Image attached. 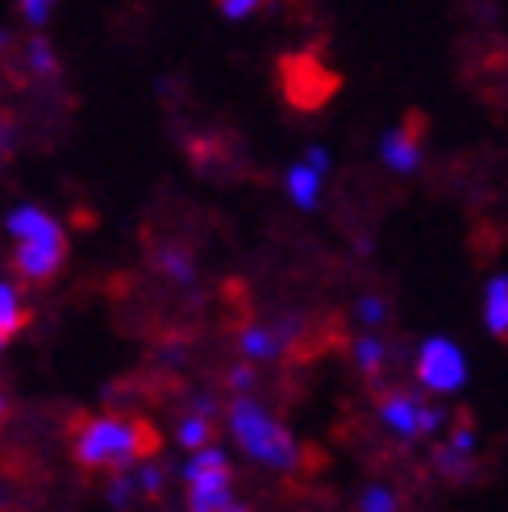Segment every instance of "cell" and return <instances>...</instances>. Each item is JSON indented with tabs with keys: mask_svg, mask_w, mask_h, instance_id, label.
Returning a JSON list of instances; mask_svg holds the SVG:
<instances>
[{
	"mask_svg": "<svg viewBox=\"0 0 508 512\" xmlns=\"http://www.w3.org/2000/svg\"><path fill=\"white\" fill-rule=\"evenodd\" d=\"M25 59H30V67H34L38 75H55V71H59V55L50 50L46 38H30V42H25Z\"/></svg>",
	"mask_w": 508,
	"mask_h": 512,
	"instance_id": "obj_17",
	"label": "cell"
},
{
	"mask_svg": "<svg viewBox=\"0 0 508 512\" xmlns=\"http://www.w3.org/2000/svg\"><path fill=\"white\" fill-rule=\"evenodd\" d=\"M275 67H279V88H284L288 105L296 109H321L338 92V75L313 55H284Z\"/></svg>",
	"mask_w": 508,
	"mask_h": 512,
	"instance_id": "obj_4",
	"label": "cell"
},
{
	"mask_svg": "<svg viewBox=\"0 0 508 512\" xmlns=\"http://www.w3.org/2000/svg\"><path fill=\"white\" fill-rule=\"evenodd\" d=\"M221 467H230V458H225L221 450L200 446V450H196V458L184 467V479H196V475H205V471H221Z\"/></svg>",
	"mask_w": 508,
	"mask_h": 512,
	"instance_id": "obj_18",
	"label": "cell"
},
{
	"mask_svg": "<svg viewBox=\"0 0 508 512\" xmlns=\"http://www.w3.org/2000/svg\"><path fill=\"white\" fill-rule=\"evenodd\" d=\"M213 5H217V13H221V17L242 21V17H250V13L267 9V0H213Z\"/></svg>",
	"mask_w": 508,
	"mask_h": 512,
	"instance_id": "obj_23",
	"label": "cell"
},
{
	"mask_svg": "<svg viewBox=\"0 0 508 512\" xmlns=\"http://www.w3.org/2000/svg\"><path fill=\"white\" fill-rule=\"evenodd\" d=\"M230 429H234V438L238 446L250 454V458H259V463L275 467V471H296L300 467V446L292 433L279 425L275 417H267V408H259L250 396H238L230 404Z\"/></svg>",
	"mask_w": 508,
	"mask_h": 512,
	"instance_id": "obj_2",
	"label": "cell"
},
{
	"mask_svg": "<svg viewBox=\"0 0 508 512\" xmlns=\"http://www.w3.org/2000/svg\"><path fill=\"white\" fill-rule=\"evenodd\" d=\"M188 508L196 512H217V508H238L234 492H230V467L221 471H205L188 479Z\"/></svg>",
	"mask_w": 508,
	"mask_h": 512,
	"instance_id": "obj_8",
	"label": "cell"
},
{
	"mask_svg": "<svg viewBox=\"0 0 508 512\" xmlns=\"http://www.w3.org/2000/svg\"><path fill=\"white\" fill-rule=\"evenodd\" d=\"M138 483H142V492H146L150 500H159V496H163V479H159V471H155V467H146V471L138 475Z\"/></svg>",
	"mask_w": 508,
	"mask_h": 512,
	"instance_id": "obj_24",
	"label": "cell"
},
{
	"mask_svg": "<svg viewBox=\"0 0 508 512\" xmlns=\"http://www.w3.org/2000/svg\"><path fill=\"white\" fill-rule=\"evenodd\" d=\"M484 329L496 342H508V275H492L484 284Z\"/></svg>",
	"mask_w": 508,
	"mask_h": 512,
	"instance_id": "obj_9",
	"label": "cell"
},
{
	"mask_svg": "<svg viewBox=\"0 0 508 512\" xmlns=\"http://www.w3.org/2000/svg\"><path fill=\"white\" fill-rule=\"evenodd\" d=\"M5 229L21 242V238H46V234H59V221L55 217H46L42 209H34V204H25V209H13L5 217Z\"/></svg>",
	"mask_w": 508,
	"mask_h": 512,
	"instance_id": "obj_12",
	"label": "cell"
},
{
	"mask_svg": "<svg viewBox=\"0 0 508 512\" xmlns=\"http://www.w3.org/2000/svg\"><path fill=\"white\" fill-rule=\"evenodd\" d=\"M175 438H180V446H188V450H200V446H209V438H213L209 413H205V417H200V413L184 417V421H180V429H175Z\"/></svg>",
	"mask_w": 508,
	"mask_h": 512,
	"instance_id": "obj_16",
	"label": "cell"
},
{
	"mask_svg": "<svg viewBox=\"0 0 508 512\" xmlns=\"http://www.w3.org/2000/svg\"><path fill=\"white\" fill-rule=\"evenodd\" d=\"M375 413L384 421L400 442H421V438H434V433L446 425V413L438 404H429L413 392H400V388H388L375 396Z\"/></svg>",
	"mask_w": 508,
	"mask_h": 512,
	"instance_id": "obj_3",
	"label": "cell"
},
{
	"mask_svg": "<svg viewBox=\"0 0 508 512\" xmlns=\"http://www.w3.org/2000/svg\"><path fill=\"white\" fill-rule=\"evenodd\" d=\"M284 184H288L292 204H300V209H317V196H321V171H317V167L296 163V167L288 171Z\"/></svg>",
	"mask_w": 508,
	"mask_h": 512,
	"instance_id": "obj_14",
	"label": "cell"
},
{
	"mask_svg": "<svg viewBox=\"0 0 508 512\" xmlns=\"http://www.w3.org/2000/svg\"><path fill=\"white\" fill-rule=\"evenodd\" d=\"M238 346H242V354L250 358V363H271V358H279L288 350L284 338H279V329H263V325H246Z\"/></svg>",
	"mask_w": 508,
	"mask_h": 512,
	"instance_id": "obj_10",
	"label": "cell"
},
{
	"mask_svg": "<svg viewBox=\"0 0 508 512\" xmlns=\"http://www.w3.org/2000/svg\"><path fill=\"white\" fill-rule=\"evenodd\" d=\"M434 467H438V475L450 479V483H467V479H475V471H479L475 454L450 446V442H438V446H434Z\"/></svg>",
	"mask_w": 508,
	"mask_h": 512,
	"instance_id": "obj_13",
	"label": "cell"
},
{
	"mask_svg": "<svg viewBox=\"0 0 508 512\" xmlns=\"http://www.w3.org/2000/svg\"><path fill=\"white\" fill-rule=\"evenodd\" d=\"M34 325V313L21 304V296L9 288V284H0V346H9L21 329H30Z\"/></svg>",
	"mask_w": 508,
	"mask_h": 512,
	"instance_id": "obj_11",
	"label": "cell"
},
{
	"mask_svg": "<svg viewBox=\"0 0 508 512\" xmlns=\"http://www.w3.org/2000/svg\"><path fill=\"white\" fill-rule=\"evenodd\" d=\"M67 259V234H46V238H21L13 250V271L30 284H46Z\"/></svg>",
	"mask_w": 508,
	"mask_h": 512,
	"instance_id": "obj_6",
	"label": "cell"
},
{
	"mask_svg": "<svg viewBox=\"0 0 508 512\" xmlns=\"http://www.w3.org/2000/svg\"><path fill=\"white\" fill-rule=\"evenodd\" d=\"M163 446L159 429L150 421H121V417H80L75 421V463L88 471H125L138 458H155Z\"/></svg>",
	"mask_w": 508,
	"mask_h": 512,
	"instance_id": "obj_1",
	"label": "cell"
},
{
	"mask_svg": "<svg viewBox=\"0 0 508 512\" xmlns=\"http://www.w3.org/2000/svg\"><path fill=\"white\" fill-rule=\"evenodd\" d=\"M5 417H9V396L0 392V425H5Z\"/></svg>",
	"mask_w": 508,
	"mask_h": 512,
	"instance_id": "obj_27",
	"label": "cell"
},
{
	"mask_svg": "<svg viewBox=\"0 0 508 512\" xmlns=\"http://www.w3.org/2000/svg\"><path fill=\"white\" fill-rule=\"evenodd\" d=\"M354 313H359V321H363L367 329H379V325L388 321V304L379 300V296H363V300H359V309H354Z\"/></svg>",
	"mask_w": 508,
	"mask_h": 512,
	"instance_id": "obj_22",
	"label": "cell"
},
{
	"mask_svg": "<svg viewBox=\"0 0 508 512\" xmlns=\"http://www.w3.org/2000/svg\"><path fill=\"white\" fill-rule=\"evenodd\" d=\"M359 508H367V512H392V508H400V496L392 492V488H367L363 496H359Z\"/></svg>",
	"mask_w": 508,
	"mask_h": 512,
	"instance_id": "obj_19",
	"label": "cell"
},
{
	"mask_svg": "<svg viewBox=\"0 0 508 512\" xmlns=\"http://www.w3.org/2000/svg\"><path fill=\"white\" fill-rule=\"evenodd\" d=\"M59 0H17V13L34 25V30H42V25L50 21V13H55Z\"/></svg>",
	"mask_w": 508,
	"mask_h": 512,
	"instance_id": "obj_20",
	"label": "cell"
},
{
	"mask_svg": "<svg viewBox=\"0 0 508 512\" xmlns=\"http://www.w3.org/2000/svg\"><path fill=\"white\" fill-rule=\"evenodd\" d=\"M230 388L250 392V388H254V371H250V367H234V371H230Z\"/></svg>",
	"mask_w": 508,
	"mask_h": 512,
	"instance_id": "obj_25",
	"label": "cell"
},
{
	"mask_svg": "<svg viewBox=\"0 0 508 512\" xmlns=\"http://www.w3.org/2000/svg\"><path fill=\"white\" fill-rule=\"evenodd\" d=\"M417 383L425 392H434V396H454L467 383V354L459 342H450V338H429L421 350H417Z\"/></svg>",
	"mask_w": 508,
	"mask_h": 512,
	"instance_id": "obj_5",
	"label": "cell"
},
{
	"mask_svg": "<svg viewBox=\"0 0 508 512\" xmlns=\"http://www.w3.org/2000/svg\"><path fill=\"white\" fill-rule=\"evenodd\" d=\"M350 354H354V363H359V371H363L367 379H375L379 371H384V363H388V346H384V338H371V334L354 338Z\"/></svg>",
	"mask_w": 508,
	"mask_h": 512,
	"instance_id": "obj_15",
	"label": "cell"
},
{
	"mask_svg": "<svg viewBox=\"0 0 508 512\" xmlns=\"http://www.w3.org/2000/svg\"><path fill=\"white\" fill-rule=\"evenodd\" d=\"M421 130H425V121L413 113V117H404L396 130H388L384 142H379V159H384L396 175H413L421 167Z\"/></svg>",
	"mask_w": 508,
	"mask_h": 512,
	"instance_id": "obj_7",
	"label": "cell"
},
{
	"mask_svg": "<svg viewBox=\"0 0 508 512\" xmlns=\"http://www.w3.org/2000/svg\"><path fill=\"white\" fill-rule=\"evenodd\" d=\"M159 267H163L171 279H180V284H188V279H192V259H188L184 250H163V254H159Z\"/></svg>",
	"mask_w": 508,
	"mask_h": 512,
	"instance_id": "obj_21",
	"label": "cell"
},
{
	"mask_svg": "<svg viewBox=\"0 0 508 512\" xmlns=\"http://www.w3.org/2000/svg\"><path fill=\"white\" fill-rule=\"evenodd\" d=\"M304 163H309V167H317L321 175L329 171V155H325V150H321V146H313V150H309V155H304Z\"/></svg>",
	"mask_w": 508,
	"mask_h": 512,
	"instance_id": "obj_26",
	"label": "cell"
}]
</instances>
